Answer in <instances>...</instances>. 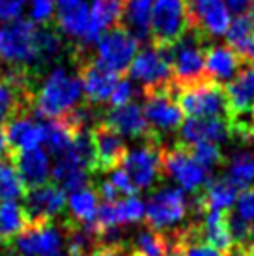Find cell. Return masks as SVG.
<instances>
[{"label":"cell","instance_id":"obj_1","mask_svg":"<svg viewBox=\"0 0 254 256\" xmlns=\"http://www.w3.org/2000/svg\"><path fill=\"white\" fill-rule=\"evenodd\" d=\"M82 82L77 75H71L68 68L54 66L45 75L40 86L32 92L30 110L38 118L60 120L66 114L80 105Z\"/></svg>","mask_w":254,"mask_h":256},{"label":"cell","instance_id":"obj_2","mask_svg":"<svg viewBox=\"0 0 254 256\" xmlns=\"http://www.w3.org/2000/svg\"><path fill=\"white\" fill-rule=\"evenodd\" d=\"M144 206H146L144 217L148 220V228L166 238L182 232L180 226L187 220L190 212L196 210L198 214L196 200L192 198L190 202L187 192H184L180 187H170V185L156 189Z\"/></svg>","mask_w":254,"mask_h":256},{"label":"cell","instance_id":"obj_3","mask_svg":"<svg viewBox=\"0 0 254 256\" xmlns=\"http://www.w3.org/2000/svg\"><path fill=\"white\" fill-rule=\"evenodd\" d=\"M0 66L40 77L34 22L17 19L0 24Z\"/></svg>","mask_w":254,"mask_h":256},{"label":"cell","instance_id":"obj_4","mask_svg":"<svg viewBox=\"0 0 254 256\" xmlns=\"http://www.w3.org/2000/svg\"><path fill=\"white\" fill-rule=\"evenodd\" d=\"M170 96L174 98L182 112L189 118H220L230 120L224 86L212 78L187 86L170 84Z\"/></svg>","mask_w":254,"mask_h":256},{"label":"cell","instance_id":"obj_5","mask_svg":"<svg viewBox=\"0 0 254 256\" xmlns=\"http://www.w3.org/2000/svg\"><path fill=\"white\" fill-rule=\"evenodd\" d=\"M170 49V64H172V82L178 86L194 84L206 77V49L208 38L198 30L189 28L182 40H178Z\"/></svg>","mask_w":254,"mask_h":256},{"label":"cell","instance_id":"obj_6","mask_svg":"<svg viewBox=\"0 0 254 256\" xmlns=\"http://www.w3.org/2000/svg\"><path fill=\"white\" fill-rule=\"evenodd\" d=\"M129 77L140 82L142 94L159 92L172 84V64L168 47L148 45L136 52L129 66Z\"/></svg>","mask_w":254,"mask_h":256},{"label":"cell","instance_id":"obj_7","mask_svg":"<svg viewBox=\"0 0 254 256\" xmlns=\"http://www.w3.org/2000/svg\"><path fill=\"white\" fill-rule=\"evenodd\" d=\"M162 176H168L176 182L178 187L187 194H200L204 187L212 182L210 172H206L200 164L190 157L189 150L182 144H174L170 148H162L161 154Z\"/></svg>","mask_w":254,"mask_h":256},{"label":"cell","instance_id":"obj_8","mask_svg":"<svg viewBox=\"0 0 254 256\" xmlns=\"http://www.w3.org/2000/svg\"><path fill=\"white\" fill-rule=\"evenodd\" d=\"M190 28L187 0H156L150 38L156 47H172Z\"/></svg>","mask_w":254,"mask_h":256},{"label":"cell","instance_id":"obj_9","mask_svg":"<svg viewBox=\"0 0 254 256\" xmlns=\"http://www.w3.org/2000/svg\"><path fill=\"white\" fill-rule=\"evenodd\" d=\"M162 148H164V144L159 142L154 136H150L140 146L126 152V156L122 159V170L129 176V180L133 182V185L138 191L152 189L159 184L162 176Z\"/></svg>","mask_w":254,"mask_h":256},{"label":"cell","instance_id":"obj_10","mask_svg":"<svg viewBox=\"0 0 254 256\" xmlns=\"http://www.w3.org/2000/svg\"><path fill=\"white\" fill-rule=\"evenodd\" d=\"M138 52V42L124 26H112L96 42V62L106 72L122 75Z\"/></svg>","mask_w":254,"mask_h":256},{"label":"cell","instance_id":"obj_11","mask_svg":"<svg viewBox=\"0 0 254 256\" xmlns=\"http://www.w3.org/2000/svg\"><path fill=\"white\" fill-rule=\"evenodd\" d=\"M142 114H144V120L148 124L152 136L157 138L159 142H162V135L176 131L184 124V112L178 107L174 98L170 96V86L159 92L144 94Z\"/></svg>","mask_w":254,"mask_h":256},{"label":"cell","instance_id":"obj_12","mask_svg":"<svg viewBox=\"0 0 254 256\" xmlns=\"http://www.w3.org/2000/svg\"><path fill=\"white\" fill-rule=\"evenodd\" d=\"M90 26V4L86 0H56V28L73 42V56L88 52L86 38Z\"/></svg>","mask_w":254,"mask_h":256},{"label":"cell","instance_id":"obj_13","mask_svg":"<svg viewBox=\"0 0 254 256\" xmlns=\"http://www.w3.org/2000/svg\"><path fill=\"white\" fill-rule=\"evenodd\" d=\"M62 243V230L54 222L28 224L12 242V250L17 256H58Z\"/></svg>","mask_w":254,"mask_h":256},{"label":"cell","instance_id":"obj_14","mask_svg":"<svg viewBox=\"0 0 254 256\" xmlns=\"http://www.w3.org/2000/svg\"><path fill=\"white\" fill-rule=\"evenodd\" d=\"M22 212L26 215L28 224H43V222H54L56 217L66 210V192L54 184H45L30 189L24 196Z\"/></svg>","mask_w":254,"mask_h":256},{"label":"cell","instance_id":"obj_15","mask_svg":"<svg viewBox=\"0 0 254 256\" xmlns=\"http://www.w3.org/2000/svg\"><path fill=\"white\" fill-rule=\"evenodd\" d=\"M190 28L206 38L226 36L230 26V12L224 0H187Z\"/></svg>","mask_w":254,"mask_h":256},{"label":"cell","instance_id":"obj_16","mask_svg":"<svg viewBox=\"0 0 254 256\" xmlns=\"http://www.w3.org/2000/svg\"><path fill=\"white\" fill-rule=\"evenodd\" d=\"M75 60H77L78 72H80L78 78L82 82V96L88 100V103L90 105H101V103L108 101L120 77L106 72L105 68H101L88 52L75 56Z\"/></svg>","mask_w":254,"mask_h":256},{"label":"cell","instance_id":"obj_17","mask_svg":"<svg viewBox=\"0 0 254 256\" xmlns=\"http://www.w3.org/2000/svg\"><path fill=\"white\" fill-rule=\"evenodd\" d=\"M90 133H92L94 148H96V174L112 172L118 164H122V159L127 152L124 136L105 126L103 122L96 124L90 129Z\"/></svg>","mask_w":254,"mask_h":256},{"label":"cell","instance_id":"obj_18","mask_svg":"<svg viewBox=\"0 0 254 256\" xmlns=\"http://www.w3.org/2000/svg\"><path fill=\"white\" fill-rule=\"evenodd\" d=\"M232 136V126L230 120L220 118H189L180 128V140L185 148H190L198 142L220 144L226 142Z\"/></svg>","mask_w":254,"mask_h":256},{"label":"cell","instance_id":"obj_19","mask_svg":"<svg viewBox=\"0 0 254 256\" xmlns=\"http://www.w3.org/2000/svg\"><path fill=\"white\" fill-rule=\"evenodd\" d=\"M103 124L108 126L110 129H114L122 136L144 138V140L152 136L148 124L144 120V114H142V107L136 101L106 110L103 114Z\"/></svg>","mask_w":254,"mask_h":256},{"label":"cell","instance_id":"obj_20","mask_svg":"<svg viewBox=\"0 0 254 256\" xmlns=\"http://www.w3.org/2000/svg\"><path fill=\"white\" fill-rule=\"evenodd\" d=\"M230 122L250 112L254 108V64L241 68L238 75L224 86Z\"/></svg>","mask_w":254,"mask_h":256},{"label":"cell","instance_id":"obj_21","mask_svg":"<svg viewBox=\"0 0 254 256\" xmlns=\"http://www.w3.org/2000/svg\"><path fill=\"white\" fill-rule=\"evenodd\" d=\"M12 163L24 187H40L50 180V156L45 150H28L12 154Z\"/></svg>","mask_w":254,"mask_h":256},{"label":"cell","instance_id":"obj_22","mask_svg":"<svg viewBox=\"0 0 254 256\" xmlns=\"http://www.w3.org/2000/svg\"><path fill=\"white\" fill-rule=\"evenodd\" d=\"M4 133L12 154L38 150L43 144V122L30 118V114H21L8 122Z\"/></svg>","mask_w":254,"mask_h":256},{"label":"cell","instance_id":"obj_23","mask_svg":"<svg viewBox=\"0 0 254 256\" xmlns=\"http://www.w3.org/2000/svg\"><path fill=\"white\" fill-rule=\"evenodd\" d=\"M192 234L196 240L210 245L217 250H228L232 249L234 240L228 230V219L224 212H204L200 222L190 224Z\"/></svg>","mask_w":254,"mask_h":256},{"label":"cell","instance_id":"obj_24","mask_svg":"<svg viewBox=\"0 0 254 256\" xmlns=\"http://www.w3.org/2000/svg\"><path fill=\"white\" fill-rule=\"evenodd\" d=\"M124 6H126V0H92L90 2V26H88V38H86L88 49L106 30L120 24Z\"/></svg>","mask_w":254,"mask_h":256},{"label":"cell","instance_id":"obj_25","mask_svg":"<svg viewBox=\"0 0 254 256\" xmlns=\"http://www.w3.org/2000/svg\"><path fill=\"white\" fill-rule=\"evenodd\" d=\"M241 60L228 45H208L206 49V77L215 82H230L241 70Z\"/></svg>","mask_w":254,"mask_h":256},{"label":"cell","instance_id":"obj_26","mask_svg":"<svg viewBox=\"0 0 254 256\" xmlns=\"http://www.w3.org/2000/svg\"><path fill=\"white\" fill-rule=\"evenodd\" d=\"M156 0H126L122 24L138 43H150V26H152V10Z\"/></svg>","mask_w":254,"mask_h":256},{"label":"cell","instance_id":"obj_27","mask_svg":"<svg viewBox=\"0 0 254 256\" xmlns=\"http://www.w3.org/2000/svg\"><path fill=\"white\" fill-rule=\"evenodd\" d=\"M238 200V189L226 178L212 180L198 194L202 212H228Z\"/></svg>","mask_w":254,"mask_h":256},{"label":"cell","instance_id":"obj_28","mask_svg":"<svg viewBox=\"0 0 254 256\" xmlns=\"http://www.w3.org/2000/svg\"><path fill=\"white\" fill-rule=\"evenodd\" d=\"M28 226L22 206L15 200H0V247L12 249V242Z\"/></svg>","mask_w":254,"mask_h":256},{"label":"cell","instance_id":"obj_29","mask_svg":"<svg viewBox=\"0 0 254 256\" xmlns=\"http://www.w3.org/2000/svg\"><path fill=\"white\" fill-rule=\"evenodd\" d=\"M66 206H68V212H70L68 220L71 224L88 226V224H94V220H96V215H98L99 210V196L96 189L86 187L82 191L71 192Z\"/></svg>","mask_w":254,"mask_h":256},{"label":"cell","instance_id":"obj_30","mask_svg":"<svg viewBox=\"0 0 254 256\" xmlns=\"http://www.w3.org/2000/svg\"><path fill=\"white\" fill-rule=\"evenodd\" d=\"M36 50H38L40 72L45 66H49L50 62L60 58V54L66 50V43H64V36L58 32L56 26H50V24L36 26Z\"/></svg>","mask_w":254,"mask_h":256},{"label":"cell","instance_id":"obj_31","mask_svg":"<svg viewBox=\"0 0 254 256\" xmlns=\"http://www.w3.org/2000/svg\"><path fill=\"white\" fill-rule=\"evenodd\" d=\"M75 131L64 120L43 122V144L47 146V154L54 159L62 157L71 146Z\"/></svg>","mask_w":254,"mask_h":256},{"label":"cell","instance_id":"obj_32","mask_svg":"<svg viewBox=\"0 0 254 256\" xmlns=\"http://www.w3.org/2000/svg\"><path fill=\"white\" fill-rule=\"evenodd\" d=\"M230 184L240 191V189H248L254 184V154L247 150L236 152L226 166V176Z\"/></svg>","mask_w":254,"mask_h":256},{"label":"cell","instance_id":"obj_33","mask_svg":"<svg viewBox=\"0 0 254 256\" xmlns=\"http://www.w3.org/2000/svg\"><path fill=\"white\" fill-rule=\"evenodd\" d=\"M131 250L134 256H166L170 250V242L159 232L146 228L134 236Z\"/></svg>","mask_w":254,"mask_h":256},{"label":"cell","instance_id":"obj_34","mask_svg":"<svg viewBox=\"0 0 254 256\" xmlns=\"http://www.w3.org/2000/svg\"><path fill=\"white\" fill-rule=\"evenodd\" d=\"M24 196V185L12 159L0 161V200H17Z\"/></svg>","mask_w":254,"mask_h":256},{"label":"cell","instance_id":"obj_35","mask_svg":"<svg viewBox=\"0 0 254 256\" xmlns=\"http://www.w3.org/2000/svg\"><path fill=\"white\" fill-rule=\"evenodd\" d=\"M189 154L190 157L196 161L206 172L215 170L219 164L224 163V154L220 152L219 144H212V142H198L194 146H190Z\"/></svg>","mask_w":254,"mask_h":256},{"label":"cell","instance_id":"obj_36","mask_svg":"<svg viewBox=\"0 0 254 256\" xmlns=\"http://www.w3.org/2000/svg\"><path fill=\"white\" fill-rule=\"evenodd\" d=\"M170 240H176V242L180 243V247L184 250V256H222L220 250L213 249L210 245L202 243L200 240H196L190 226L182 230L180 234L172 236Z\"/></svg>","mask_w":254,"mask_h":256},{"label":"cell","instance_id":"obj_37","mask_svg":"<svg viewBox=\"0 0 254 256\" xmlns=\"http://www.w3.org/2000/svg\"><path fill=\"white\" fill-rule=\"evenodd\" d=\"M254 36V19L248 14L238 15L236 19L230 21L228 32H226V42L230 49L240 47L243 42H247L248 38Z\"/></svg>","mask_w":254,"mask_h":256},{"label":"cell","instance_id":"obj_38","mask_svg":"<svg viewBox=\"0 0 254 256\" xmlns=\"http://www.w3.org/2000/svg\"><path fill=\"white\" fill-rule=\"evenodd\" d=\"M56 10V0H28L30 22L34 24H49Z\"/></svg>","mask_w":254,"mask_h":256},{"label":"cell","instance_id":"obj_39","mask_svg":"<svg viewBox=\"0 0 254 256\" xmlns=\"http://www.w3.org/2000/svg\"><path fill=\"white\" fill-rule=\"evenodd\" d=\"M136 92L138 90H136V86H133L131 78L120 77L116 86H114L108 101H110L112 107H122V105H127V103H133V98L136 96Z\"/></svg>","mask_w":254,"mask_h":256},{"label":"cell","instance_id":"obj_40","mask_svg":"<svg viewBox=\"0 0 254 256\" xmlns=\"http://www.w3.org/2000/svg\"><path fill=\"white\" fill-rule=\"evenodd\" d=\"M236 215L247 224H254V189H245L236 200Z\"/></svg>","mask_w":254,"mask_h":256},{"label":"cell","instance_id":"obj_41","mask_svg":"<svg viewBox=\"0 0 254 256\" xmlns=\"http://www.w3.org/2000/svg\"><path fill=\"white\" fill-rule=\"evenodd\" d=\"M226 219H228V230H230V236L236 243H243L248 242V230H250V224H247L245 220L238 217L236 214H226Z\"/></svg>","mask_w":254,"mask_h":256},{"label":"cell","instance_id":"obj_42","mask_svg":"<svg viewBox=\"0 0 254 256\" xmlns=\"http://www.w3.org/2000/svg\"><path fill=\"white\" fill-rule=\"evenodd\" d=\"M108 182L114 185V189L120 192V194H126V196H136V192H138V189L134 187L133 182L129 180V176H127L122 168H114V170L110 172Z\"/></svg>","mask_w":254,"mask_h":256},{"label":"cell","instance_id":"obj_43","mask_svg":"<svg viewBox=\"0 0 254 256\" xmlns=\"http://www.w3.org/2000/svg\"><path fill=\"white\" fill-rule=\"evenodd\" d=\"M26 4L28 0H0V21H17Z\"/></svg>","mask_w":254,"mask_h":256},{"label":"cell","instance_id":"obj_44","mask_svg":"<svg viewBox=\"0 0 254 256\" xmlns=\"http://www.w3.org/2000/svg\"><path fill=\"white\" fill-rule=\"evenodd\" d=\"M99 198H103L105 202H116L120 198V192L114 189V185L108 180H101L98 182V189H96Z\"/></svg>","mask_w":254,"mask_h":256},{"label":"cell","instance_id":"obj_45","mask_svg":"<svg viewBox=\"0 0 254 256\" xmlns=\"http://www.w3.org/2000/svg\"><path fill=\"white\" fill-rule=\"evenodd\" d=\"M232 50L241 58V60H245L248 64H254V36L248 38L247 42H243L240 47H236V49H232Z\"/></svg>","mask_w":254,"mask_h":256},{"label":"cell","instance_id":"obj_46","mask_svg":"<svg viewBox=\"0 0 254 256\" xmlns=\"http://www.w3.org/2000/svg\"><path fill=\"white\" fill-rule=\"evenodd\" d=\"M254 0H224L226 8H228V12L230 14H236V15H245L250 10Z\"/></svg>","mask_w":254,"mask_h":256},{"label":"cell","instance_id":"obj_47","mask_svg":"<svg viewBox=\"0 0 254 256\" xmlns=\"http://www.w3.org/2000/svg\"><path fill=\"white\" fill-rule=\"evenodd\" d=\"M99 256H134L133 250L124 245H116V247H99L98 249Z\"/></svg>","mask_w":254,"mask_h":256},{"label":"cell","instance_id":"obj_48","mask_svg":"<svg viewBox=\"0 0 254 256\" xmlns=\"http://www.w3.org/2000/svg\"><path fill=\"white\" fill-rule=\"evenodd\" d=\"M10 157H12V152H10V146H8L6 133H4V129L0 128V161L10 159Z\"/></svg>","mask_w":254,"mask_h":256},{"label":"cell","instance_id":"obj_49","mask_svg":"<svg viewBox=\"0 0 254 256\" xmlns=\"http://www.w3.org/2000/svg\"><path fill=\"white\" fill-rule=\"evenodd\" d=\"M164 238H166V236H164ZM168 242H170V250L166 256H184V250H182V247H180V243H178L176 240H170L168 238Z\"/></svg>","mask_w":254,"mask_h":256},{"label":"cell","instance_id":"obj_50","mask_svg":"<svg viewBox=\"0 0 254 256\" xmlns=\"http://www.w3.org/2000/svg\"><path fill=\"white\" fill-rule=\"evenodd\" d=\"M226 256H250L248 254V250L245 249V247H232V249L226 252Z\"/></svg>","mask_w":254,"mask_h":256},{"label":"cell","instance_id":"obj_51","mask_svg":"<svg viewBox=\"0 0 254 256\" xmlns=\"http://www.w3.org/2000/svg\"><path fill=\"white\" fill-rule=\"evenodd\" d=\"M245 128H247L248 135H254V108L250 110V118H248V122L245 124Z\"/></svg>","mask_w":254,"mask_h":256},{"label":"cell","instance_id":"obj_52","mask_svg":"<svg viewBox=\"0 0 254 256\" xmlns=\"http://www.w3.org/2000/svg\"><path fill=\"white\" fill-rule=\"evenodd\" d=\"M248 254H250V256H254V242H250V245H248Z\"/></svg>","mask_w":254,"mask_h":256},{"label":"cell","instance_id":"obj_53","mask_svg":"<svg viewBox=\"0 0 254 256\" xmlns=\"http://www.w3.org/2000/svg\"><path fill=\"white\" fill-rule=\"evenodd\" d=\"M6 256H15V254H6Z\"/></svg>","mask_w":254,"mask_h":256},{"label":"cell","instance_id":"obj_54","mask_svg":"<svg viewBox=\"0 0 254 256\" xmlns=\"http://www.w3.org/2000/svg\"><path fill=\"white\" fill-rule=\"evenodd\" d=\"M58 256H60V254H58Z\"/></svg>","mask_w":254,"mask_h":256}]
</instances>
